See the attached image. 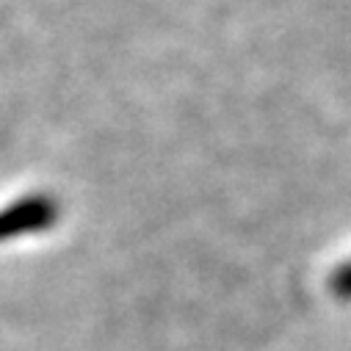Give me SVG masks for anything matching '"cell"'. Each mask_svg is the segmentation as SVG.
Masks as SVG:
<instances>
[{
	"label": "cell",
	"mask_w": 351,
	"mask_h": 351,
	"mask_svg": "<svg viewBox=\"0 0 351 351\" xmlns=\"http://www.w3.org/2000/svg\"><path fill=\"white\" fill-rule=\"evenodd\" d=\"M56 210L47 199H28V202H20L17 208H9L0 213V238H9V235H17V232H25V230H39V227H47L53 221Z\"/></svg>",
	"instance_id": "obj_1"
},
{
	"label": "cell",
	"mask_w": 351,
	"mask_h": 351,
	"mask_svg": "<svg viewBox=\"0 0 351 351\" xmlns=\"http://www.w3.org/2000/svg\"><path fill=\"white\" fill-rule=\"evenodd\" d=\"M335 291L343 296V299H351V263L348 266H343L337 274H335Z\"/></svg>",
	"instance_id": "obj_2"
}]
</instances>
